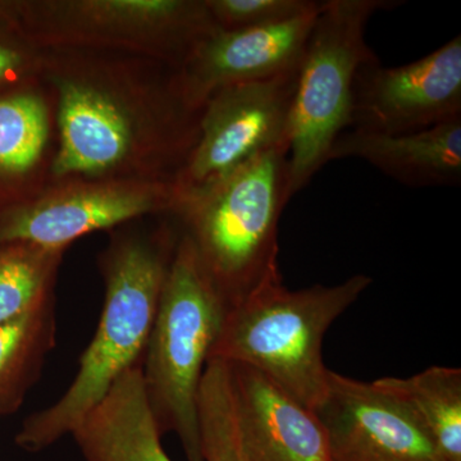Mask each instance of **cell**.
Masks as SVG:
<instances>
[{
  "label": "cell",
  "instance_id": "obj_14",
  "mask_svg": "<svg viewBox=\"0 0 461 461\" xmlns=\"http://www.w3.org/2000/svg\"><path fill=\"white\" fill-rule=\"evenodd\" d=\"M54 99L39 78L0 93V211L53 184Z\"/></svg>",
  "mask_w": 461,
  "mask_h": 461
},
{
  "label": "cell",
  "instance_id": "obj_16",
  "mask_svg": "<svg viewBox=\"0 0 461 461\" xmlns=\"http://www.w3.org/2000/svg\"><path fill=\"white\" fill-rule=\"evenodd\" d=\"M141 363L121 375L72 430L85 461H172L149 403Z\"/></svg>",
  "mask_w": 461,
  "mask_h": 461
},
{
  "label": "cell",
  "instance_id": "obj_1",
  "mask_svg": "<svg viewBox=\"0 0 461 461\" xmlns=\"http://www.w3.org/2000/svg\"><path fill=\"white\" fill-rule=\"evenodd\" d=\"M54 99L53 180L173 182L199 138L202 109L162 60L95 50H41Z\"/></svg>",
  "mask_w": 461,
  "mask_h": 461
},
{
  "label": "cell",
  "instance_id": "obj_21",
  "mask_svg": "<svg viewBox=\"0 0 461 461\" xmlns=\"http://www.w3.org/2000/svg\"><path fill=\"white\" fill-rule=\"evenodd\" d=\"M221 30L248 29L284 23L311 14L321 2L311 0H205Z\"/></svg>",
  "mask_w": 461,
  "mask_h": 461
},
{
  "label": "cell",
  "instance_id": "obj_5",
  "mask_svg": "<svg viewBox=\"0 0 461 461\" xmlns=\"http://www.w3.org/2000/svg\"><path fill=\"white\" fill-rule=\"evenodd\" d=\"M229 306L186 233L178 236L153 329L142 357V379L160 435L175 433L189 461H204L199 393L212 348Z\"/></svg>",
  "mask_w": 461,
  "mask_h": 461
},
{
  "label": "cell",
  "instance_id": "obj_18",
  "mask_svg": "<svg viewBox=\"0 0 461 461\" xmlns=\"http://www.w3.org/2000/svg\"><path fill=\"white\" fill-rule=\"evenodd\" d=\"M56 300L0 324V409L17 402L56 346Z\"/></svg>",
  "mask_w": 461,
  "mask_h": 461
},
{
  "label": "cell",
  "instance_id": "obj_19",
  "mask_svg": "<svg viewBox=\"0 0 461 461\" xmlns=\"http://www.w3.org/2000/svg\"><path fill=\"white\" fill-rule=\"evenodd\" d=\"M65 253L21 242L0 245V324L56 300Z\"/></svg>",
  "mask_w": 461,
  "mask_h": 461
},
{
  "label": "cell",
  "instance_id": "obj_3",
  "mask_svg": "<svg viewBox=\"0 0 461 461\" xmlns=\"http://www.w3.org/2000/svg\"><path fill=\"white\" fill-rule=\"evenodd\" d=\"M371 285L357 275L335 286L293 291L280 271L273 273L229 308L209 360L251 366L315 411L329 390L324 336Z\"/></svg>",
  "mask_w": 461,
  "mask_h": 461
},
{
  "label": "cell",
  "instance_id": "obj_7",
  "mask_svg": "<svg viewBox=\"0 0 461 461\" xmlns=\"http://www.w3.org/2000/svg\"><path fill=\"white\" fill-rule=\"evenodd\" d=\"M390 0L321 2L300 62L288 122V195L293 199L330 162V149L351 126L354 81L375 59L366 27Z\"/></svg>",
  "mask_w": 461,
  "mask_h": 461
},
{
  "label": "cell",
  "instance_id": "obj_2",
  "mask_svg": "<svg viewBox=\"0 0 461 461\" xmlns=\"http://www.w3.org/2000/svg\"><path fill=\"white\" fill-rule=\"evenodd\" d=\"M177 241L168 226L112 235L99 260L105 291L98 329L66 393L23 424L17 437L23 448L45 450L71 436L118 378L142 362Z\"/></svg>",
  "mask_w": 461,
  "mask_h": 461
},
{
  "label": "cell",
  "instance_id": "obj_12",
  "mask_svg": "<svg viewBox=\"0 0 461 461\" xmlns=\"http://www.w3.org/2000/svg\"><path fill=\"white\" fill-rule=\"evenodd\" d=\"M318 11L272 25L215 30L177 68L185 95L202 109L222 87L266 80L297 68Z\"/></svg>",
  "mask_w": 461,
  "mask_h": 461
},
{
  "label": "cell",
  "instance_id": "obj_11",
  "mask_svg": "<svg viewBox=\"0 0 461 461\" xmlns=\"http://www.w3.org/2000/svg\"><path fill=\"white\" fill-rule=\"evenodd\" d=\"M314 412L332 461H444L411 409L375 382L330 371L327 395Z\"/></svg>",
  "mask_w": 461,
  "mask_h": 461
},
{
  "label": "cell",
  "instance_id": "obj_13",
  "mask_svg": "<svg viewBox=\"0 0 461 461\" xmlns=\"http://www.w3.org/2000/svg\"><path fill=\"white\" fill-rule=\"evenodd\" d=\"M240 439L250 461H332L321 420L263 373L227 363Z\"/></svg>",
  "mask_w": 461,
  "mask_h": 461
},
{
  "label": "cell",
  "instance_id": "obj_9",
  "mask_svg": "<svg viewBox=\"0 0 461 461\" xmlns=\"http://www.w3.org/2000/svg\"><path fill=\"white\" fill-rule=\"evenodd\" d=\"M177 208L173 182L66 180L0 211V245H35L67 250L96 230L117 229L150 214Z\"/></svg>",
  "mask_w": 461,
  "mask_h": 461
},
{
  "label": "cell",
  "instance_id": "obj_6",
  "mask_svg": "<svg viewBox=\"0 0 461 461\" xmlns=\"http://www.w3.org/2000/svg\"><path fill=\"white\" fill-rule=\"evenodd\" d=\"M0 21L38 50L126 51L176 68L220 29L205 0L0 2Z\"/></svg>",
  "mask_w": 461,
  "mask_h": 461
},
{
  "label": "cell",
  "instance_id": "obj_20",
  "mask_svg": "<svg viewBox=\"0 0 461 461\" xmlns=\"http://www.w3.org/2000/svg\"><path fill=\"white\" fill-rule=\"evenodd\" d=\"M199 426L204 461H250L240 439L229 366L206 363L199 393Z\"/></svg>",
  "mask_w": 461,
  "mask_h": 461
},
{
  "label": "cell",
  "instance_id": "obj_15",
  "mask_svg": "<svg viewBox=\"0 0 461 461\" xmlns=\"http://www.w3.org/2000/svg\"><path fill=\"white\" fill-rule=\"evenodd\" d=\"M357 158L412 187L459 186L461 120L402 135L350 130L333 144L330 160Z\"/></svg>",
  "mask_w": 461,
  "mask_h": 461
},
{
  "label": "cell",
  "instance_id": "obj_17",
  "mask_svg": "<svg viewBox=\"0 0 461 461\" xmlns=\"http://www.w3.org/2000/svg\"><path fill=\"white\" fill-rule=\"evenodd\" d=\"M375 382L411 409L444 461H461L459 368L430 366L409 378L384 377Z\"/></svg>",
  "mask_w": 461,
  "mask_h": 461
},
{
  "label": "cell",
  "instance_id": "obj_22",
  "mask_svg": "<svg viewBox=\"0 0 461 461\" xmlns=\"http://www.w3.org/2000/svg\"><path fill=\"white\" fill-rule=\"evenodd\" d=\"M41 50L0 21V93L39 78Z\"/></svg>",
  "mask_w": 461,
  "mask_h": 461
},
{
  "label": "cell",
  "instance_id": "obj_4",
  "mask_svg": "<svg viewBox=\"0 0 461 461\" xmlns=\"http://www.w3.org/2000/svg\"><path fill=\"white\" fill-rule=\"evenodd\" d=\"M288 147L264 151L175 212L227 306L278 268V223L288 195Z\"/></svg>",
  "mask_w": 461,
  "mask_h": 461
},
{
  "label": "cell",
  "instance_id": "obj_8",
  "mask_svg": "<svg viewBox=\"0 0 461 461\" xmlns=\"http://www.w3.org/2000/svg\"><path fill=\"white\" fill-rule=\"evenodd\" d=\"M299 67L266 80L230 85L209 96L198 141L173 181L177 206L264 151L288 147Z\"/></svg>",
  "mask_w": 461,
  "mask_h": 461
},
{
  "label": "cell",
  "instance_id": "obj_10",
  "mask_svg": "<svg viewBox=\"0 0 461 461\" xmlns=\"http://www.w3.org/2000/svg\"><path fill=\"white\" fill-rule=\"evenodd\" d=\"M461 120V36L417 62L364 63L354 81L351 130L402 135Z\"/></svg>",
  "mask_w": 461,
  "mask_h": 461
}]
</instances>
